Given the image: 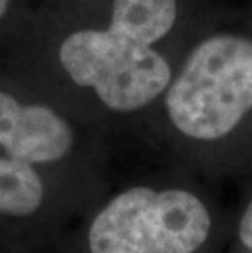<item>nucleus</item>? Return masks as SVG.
<instances>
[{"instance_id":"nucleus-1","label":"nucleus","mask_w":252,"mask_h":253,"mask_svg":"<svg viewBox=\"0 0 252 253\" xmlns=\"http://www.w3.org/2000/svg\"><path fill=\"white\" fill-rule=\"evenodd\" d=\"M174 132L208 175H252V15L200 38L164 95Z\"/></svg>"},{"instance_id":"nucleus-2","label":"nucleus","mask_w":252,"mask_h":253,"mask_svg":"<svg viewBox=\"0 0 252 253\" xmlns=\"http://www.w3.org/2000/svg\"><path fill=\"white\" fill-rule=\"evenodd\" d=\"M179 13V0H113L105 30H82L64 40V71L80 87L94 88L111 111L148 108L174 77L157 44L174 31Z\"/></svg>"},{"instance_id":"nucleus-3","label":"nucleus","mask_w":252,"mask_h":253,"mask_svg":"<svg viewBox=\"0 0 252 253\" xmlns=\"http://www.w3.org/2000/svg\"><path fill=\"white\" fill-rule=\"evenodd\" d=\"M231 217L195 185L136 183L99 208L80 253H224Z\"/></svg>"},{"instance_id":"nucleus-4","label":"nucleus","mask_w":252,"mask_h":253,"mask_svg":"<svg viewBox=\"0 0 252 253\" xmlns=\"http://www.w3.org/2000/svg\"><path fill=\"white\" fill-rule=\"evenodd\" d=\"M74 147L67 121L48 106L20 105L0 91V154L30 165L56 164Z\"/></svg>"},{"instance_id":"nucleus-5","label":"nucleus","mask_w":252,"mask_h":253,"mask_svg":"<svg viewBox=\"0 0 252 253\" xmlns=\"http://www.w3.org/2000/svg\"><path fill=\"white\" fill-rule=\"evenodd\" d=\"M45 183L35 165L0 154V216H35L45 204Z\"/></svg>"},{"instance_id":"nucleus-6","label":"nucleus","mask_w":252,"mask_h":253,"mask_svg":"<svg viewBox=\"0 0 252 253\" xmlns=\"http://www.w3.org/2000/svg\"><path fill=\"white\" fill-rule=\"evenodd\" d=\"M224 253H252V191L231 219V230Z\"/></svg>"},{"instance_id":"nucleus-7","label":"nucleus","mask_w":252,"mask_h":253,"mask_svg":"<svg viewBox=\"0 0 252 253\" xmlns=\"http://www.w3.org/2000/svg\"><path fill=\"white\" fill-rule=\"evenodd\" d=\"M7 3H8V0H0V18L3 17L5 10H7Z\"/></svg>"}]
</instances>
